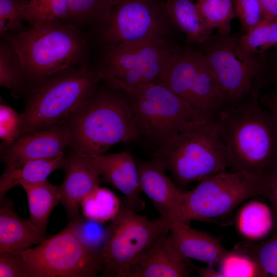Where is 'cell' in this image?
<instances>
[{
    "label": "cell",
    "mask_w": 277,
    "mask_h": 277,
    "mask_svg": "<svg viewBox=\"0 0 277 277\" xmlns=\"http://www.w3.org/2000/svg\"><path fill=\"white\" fill-rule=\"evenodd\" d=\"M277 46V45H276Z\"/></svg>",
    "instance_id": "b9f144b4"
},
{
    "label": "cell",
    "mask_w": 277,
    "mask_h": 277,
    "mask_svg": "<svg viewBox=\"0 0 277 277\" xmlns=\"http://www.w3.org/2000/svg\"><path fill=\"white\" fill-rule=\"evenodd\" d=\"M242 49L253 55H262L277 45V21H261L239 38Z\"/></svg>",
    "instance_id": "f1b7e54d"
},
{
    "label": "cell",
    "mask_w": 277,
    "mask_h": 277,
    "mask_svg": "<svg viewBox=\"0 0 277 277\" xmlns=\"http://www.w3.org/2000/svg\"><path fill=\"white\" fill-rule=\"evenodd\" d=\"M263 103L265 107L272 114L277 122V91L265 96Z\"/></svg>",
    "instance_id": "60d3db41"
},
{
    "label": "cell",
    "mask_w": 277,
    "mask_h": 277,
    "mask_svg": "<svg viewBox=\"0 0 277 277\" xmlns=\"http://www.w3.org/2000/svg\"><path fill=\"white\" fill-rule=\"evenodd\" d=\"M262 17L267 21H277V0H260Z\"/></svg>",
    "instance_id": "f35d334b"
},
{
    "label": "cell",
    "mask_w": 277,
    "mask_h": 277,
    "mask_svg": "<svg viewBox=\"0 0 277 277\" xmlns=\"http://www.w3.org/2000/svg\"><path fill=\"white\" fill-rule=\"evenodd\" d=\"M19 256L26 277H93L102 269L101 250L80 239L73 220L62 231Z\"/></svg>",
    "instance_id": "ba28073f"
},
{
    "label": "cell",
    "mask_w": 277,
    "mask_h": 277,
    "mask_svg": "<svg viewBox=\"0 0 277 277\" xmlns=\"http://www.w3.org/2000/svg\"><path fill=\"white\" fill-rule=\"evenodd\" d=\"M0 85L10 89L15 97L27 94L29 90L19 55L3 38L0 42Z\"/></svg>",
    "instance_id": "d4e9b609"
},
{
    "label": "cell",
    "mask_w": 277,
    "mask_h": 277,
    "mask_svg": "<svg viewBox=\"0 0 277 277\" xmlns=\"http://www.w3.org/2000/svg\"><path fill=\"white\" fill-rule=\"evenodd\" d=\"M119 198L111 191L98 187L87 196L81 206L86 219L103 223L111 220L121 207Z\"/></svg>",
    "instance_id": "484cf974"
},
{
    "label": "cell",
    "mask_w": 277,
    "mask_h": 277,
    "mask_svg": "<svg viewBox=\"0 0 277 277\" xmlns=\"http://www.w3.org/2000/svg\"><path fill=\"white\" fill-rule=\"evenodd\" d=\"M23 18L31 27L45 21L69 20L68 0H29L24 10Z\"/></svg>",
    "instance_id": "83f0119b"
},
{
    "label": "cell",
    "mask_w": 277,
    "mask_h": 277,
    "mask_svg": "<svg viewBox=\"0 0 277 277\" xmlns=\"http://www.w3.org/2000/svg\"><path fill=\"white\" fill-rule=\"evenodd\" d=\"M168 16L173 26L183 32L188 42H208L212 30L208 27L192 0H165Z\"/></svg>",
    "instance_id": "44dd1931"
},
{
    "label": "cell",
    "mask_w": 277,
    "mask_h": 277,
    "mask_svg": "<svg viewBox=\"0 0 277 277\" xmlns=\"http://www.w3.org/2000/svg\"><path fill=\"white\" fill-rule=\"evenodd\" d=\"M263 193L262 184L251 175L240 171L222 172L202 179L193 189L184 192L171 221L217 223L229 217L244 202L263 196Z\"/></svg>",
    "instance_id": "52a82bcc"
},
{
    "label": "cell",
    "mask_w": 277,
    "mask_h": 277,
    "mask_svg": "<svg viewBox=\"0 0 277 277\" xmlns=\"http://www.w3.org/2000/svg\"><path fill=\"white\" fill-rule=\"evenodd\" d=\"M169 231L168 244L183 260L194 259L212 266L219 264L228 250L217 238L189 223L171 221Z\"/></svg>",
    "instance_id": "e0dca14e"
},
{
    "label": "cell",
    "mask_w": 277,
    "mask_h": 277,
    "mask_svg": "<svg viewBox=\"0 0 277 277\" xmlns=\"http://www.w3.org/2000/svg\"><path fill=\"white\" fill-rule=\"evenodd\" d=\"M217 265L223 277L268 276L250 255L233 249L227 250Z\"/></svg>",
    "instance_id": "4dcf8cb0"
},
{
    "label": "cell",
    "mask_w": 277,
    "mask_h": 277,
    "mask_svg": "<svg viewBox=\"0 0 277 277\" xmlns=\"http://www.w3.org/2000/svg\"><path fill=\"white\" fill-rule=\"evenodd\" d=\"M117 0H68L70 19L74 24L105 21Z\"/></svg>",
    "instance_id": "1f68e13d"
},
{
    "label": "cell",
    "mask_w": 277,
    "mask_h": 277,
    "mask_svg": "<svg viewBox=\"0 0 277 277\" xmlns=\"http://www.w3.org/2000/svg\"><path fill=\"white\" fill-rule=\"evenodd\" d=\"M116 86L128 96L139 137L145 138L155 150L171 141L190 124L211 118L164 84Z\"/></svg>",
    "instance_id": "8992f818"
},
{
    "label": "cell",
    "mask_w": 277,
    "mask_h": 277,
    "mask_svg": "<svg viewBox=\"0 0 277 277\" xmlns=\"http://www.w3.org/2000/svg\"><path fill=\"white\" fill-rule=\"evenodd\" d=\"M64 155L51 159L32 160L6 169L0 179V198L4 199L8 191L22 183H36L47 180L55 170L64 168Z\"/></svg>",
    "instance_id": "cb8c5ba5"
},
{
    "label": "cell",
    "mask_w": 277,
    "mask_h": 277,
    "mask_svg": "<svg viewBox=\"0 0 277 277\" xmlns=\"http://www.w3.org/2000/svg\"><path fill=\"white\" fill-rule=\"evenodd\" d=\"M104 81L97 65L86 64L52 74L29 89L19 137L64 122L89 100Z\"/></svg>",
    "instance_id": "277c9868"
},
{
    "label": "cell",
    "mask_w": 277,
    "mask_h": 277,
    "mask_svg": "<svg viewBox=\"0 0 277 277\" xmlns=\"http://www.w3.org/2000/svg\"><path fill=\"white\" fill-rule=\"evenodd\" d=\"M168 232L129 267L126 277H186L192 270L168 244Z\"/></svg>",
    "instance_id": "d6986e66"
},
{
    "label": "cell",
    "mask_w": 277,
    "mask_h": 277,
    "mask_svg": "<svg viewBox=\"0 0 277 277\" xmlns=\"http://www.w3.org/2000/svg\"><path fill=\"white\" fill-rule=\"evenodd\" d=\"M228 35H222L204 52L224 95L226 106L242 102L251 93L260 69L256 56L245 51L239 39Z\"/></svg>",
    "instance_id": "4fadbf2b"
},
{
    "label": "cell",
    "mask_w": 277,
    "mask_h": 277,
    "mask_svg": "<svg viewBox=\"0 0 277 277\" xmlns=\"http://www.w3.org/2000/svg\"><path fill=\"white\" fill-rule=\"evenodd\" d=\"M85 221L80 215L72 220L75 229L80 239L89 247L97 250L101 242L105 241L106 230H104L98 223L87 219Z\"/></svg>",
    "instance_id": "836d02e7"
},
{
    "label": "cell",
    "mask_w": 277,
    "mask_h": 277,
    "mask_svg": "<svg viewBox=\"0 0 277 277\" xmlns=\"http://www.w3.org/2000/svg\"><path fill=\"white\" fill-rule=\"evenodd\" d=\"M233 249L247 253L268 275L277 277V231L270 238L258 243L249 241L238 242Z\"/></svg>",
    "instance_id": "f546056e"
},
{
    "label": "cell",
    "mask_w": 277,
    "mask_h": 277,
    "mask_svg": "<svg viewBox=\"0 0 277 277\" xmlns=\"http://www.w3.org/2000/svg\"><path fill=\"white\" fill-rule=\"evenodd\" d=\"M100 175L118 189L125 197L124 205L137 212L145 208L136 160L129 152H122L86 156Z\"/></svg>",
    "instance_id": "9a60e30c"
},
{
    "label": "cell",
    "mask_w": 277,
    "mask_h": 277,
    "mask_svg": "<svg viewBox=\"0 0 277 277\" xmlns=\"http://www.w3.org/2000/svg\"><path fill=\"white\" fill-rule=\"evenodd\" d=\"M259 89L258 85L253 87L248 101L226 106L213 122L229 168L256 179L264 192L277 166V122L260 103Z\"/></svg>",
    "instance_id": "6da1fadb"
},
{
    "label": "cell",
    "mask_w": 277,
    "mask_h": 277,
    "mask_svg": "<svg viewBox=\"0 0 277 277\" xmlns=\"http://www.w3.org/2000/svg\"><path fill=\"white\" fill-rule=\"evenodd\" d=\"M152 156L171 172L182 187L230 167L227 152L212 118L190 124L171 141L154 150Z\"/></svg>",
    "instance_id": "5b68a950"
},
{
    "label": "cell",
    "mask_w": 277,
    "mask_h": 277,
    "mask_svg": "<svg viewBox=\"0 0 277 277\" xmlns=\"http://www.w3.org/2000/svg\"><path fill=\"white\" fill-rule=\"evenodd\" d=\"M28 0H0V34L10 31L27 30L23 25V14Z\"/></svg>",
    "instance_id": "d6a6232c"
},
{
    "label": "cell",
    "mask_w": 277,
    "mask_h": 277,
    "mask_svg": "<svg viewBox=\"0 0 277 277\" xmlns=\"http://www.w3.org/2000/svg\"><path fill=\"white\" fill-rule=\"evenodd\" d=\"M172 46L168 41L122 43L103 51L97 66L104 81L116 85L163 84Z\"/></svg>",
    "instance_id": "8fae6325"
},
{
    "label": "cell",
    "mask_w": 277,
    "mask_h": 277,
    "mask_svg": "<svg viewBox=\"0 0 277 277\" xmlns=\"http://www.w3.org/2000/svg\"><path fill=\"white\" fill-rule=\"evenodd\" d=\"M0 277H26L19 253L0 252Z\"/></svg>",
    "instance_id": "8d00e7d4"
},
{
    "label": "cell",
    "mask_w": 277,
    "mask_h": 277,
    "mask_svg": "<svg viewBox=\"0 0 277 277\" xmlns=\"http://www.w3.org/2000/svg\"><path fill=\"white\" fill-rule=\"evenodd\" d=\"M2 37L19 55L29 89L58 71L87 64L88 40L73 23L39 22L29 29L10 31Z\"/></svg>",
    "instance_id": "3957f363"
},
{
    "label": "cell",
    "mask_w": 277,
    "mask_h": 277,
    "mask_svg": "<svg viewBox=\"0 0 277 277\" xmlns=\"http://www.w3.org/2000/svg\"><path fill=\"white\" fill-rule=\"evenodd\" d=\"M1 202L0 252L19 253L45 240L28 220L15 213L10 202Z\"/></svg>",
    "instance_id": "ffe728a7"
},
{
    "label": "cell",
    "mask_w": 277,
    "mask_h": 277,
    "mask_svg": "<svg viewBox=\"0 0 277 277\" xmlns=\"http://www.w3.org/2000/svg\"><path fill=\"white\" fill-rule=\"evenodd\" d=\"M163 84L212 119L226 107L224 95L203 52L173 45Z\"/></svg>",
    "instance_id": "30bf717a"
},
{
    "label": "cell",
    "mask_w": 277,
    "mask_h": 277,
    "mask_svg": "<svg viewBox=\"0 0 277 277\" xmlns=\"http://www.w3.org/2000/svg\"><path fill=\"white\" fill-rule=\"evenodd\" d=\"M64 168L65 177L58 186L60 202L68 215L74 219L80 216L79 208L83 200L100 187L101 175L86 156L74 150L66 158Z\"/></svg>",
    "instance_id": "2e32d148"
},
{
    "label": "cell",
    "mask_w": 277,
    "mask_h": 277,
    "mask_svg": "<svg viewBox=\"0 0 277 277\" xmlns=\"http://www.w3.org/2000/svg\"><path fill=\"white\" fill-rule=\"evenodd\" d=\"M87 102L63 122L69 133V146L84 156L104 154L119 143L139 137L128 96L106 81Z\"/></svg>",
    "instance_id": "7a4b0ae2"
},
{
    "label": "cell",
    "mask_w": 277,
    "mask_h": 277,
    "mask_svg": "<svg viewBox=\"0 0 277 277\" xmlns=\"http://www.w3.org/2000/svg\"><path fill=\"white\" fill-rule=\"evenodd\" d=\"M195 5L209 28L222 35L229 34L235 14L233 0H196Z\"/></svg>",
    "instance_id": "4316f807"
},
{
    "label": "cell",
    "mask_w": 277,
    "mask_h": 277,
    "mask_svg": "<svg viewBox=\"0 0 277 277\" xmlns=\"http://www.w3.org/2000/svg\"><path fill=\"white\" fill-rule=\"evenodd\" d=\"M142 191L151 200L161 216L171 220L184 192L166 175L163 165L152 159L136 160Z\"/></svg>",
    "instance_id": "ac0fdd59"
},
{
    "label": "cell",
    "mask_w": 277,
    "mask_h": 277,
    "mask_svg": "<svg viewBox=\"0 0 277 277\" xmlns=\"http://www.w3.org/2000/svg\"><path fill=\"white\" fill-rule=\"evenodd\" d=\"M22 123V114L8 105H0V137L7 144L18 138Z\"/></svg>",
    "instance_id": "e575fe53"
},
{
    "label": "cell",
    "mask_w": 277,
    "mask_h": 277,
    "mask_svg": "<svg viewBox=\"0 0 277 277\" xmlns=\"http://www.w3.org/2000/svg\"><path fill=\"white\" fill-rule=\"evenodd\" d=\"M172 26L165 0H117L97 24L98 40L103 51L124 42L168 41Z\"/></svg>",
    "instance_id": "7c38bea8"
},
{
    "label": "cell",
    "mask_w": 277,
    "mask_h": 277,
    "mask_svg": "<svg viewBox=\"0 0 277 277\" xmlns=\"http://www.w3.org/2000/svg\"><path fill=\"white\" fill-rule=\"evenodd\" d=\"M263 196L267 199L270 203L274 227L277 228V166L265 187Z\"/></svg>",
    "instance_id": "74e56055"
},
{
    "label": "cell",
    "mask_w": 277,
    "mask_h": 277,
    "mask_svg": "<svg viewBox=\"0 0 277 277\" xmlns=\"http://www.w3.org/2000/svg\"><path fill=\"white\" fill-rule=\"evenodd\" d=\"M28 199V221L42 235L45 236L49 217L53 208L60 202L58 186L47 180L36 183H22Z\"/></svg>",
    "instance_id": "7402d4cb"
},
{
    "label": "cell",
    "mask_w": 277,
    "mask_h": 277,
    "mask_svg": "<svg viewBox=\"0 0 277 277\" xmlns=\"http://www.w3.org/2000/svg\"><path fill=\"white\" fill-rule=\"evenodd\" d=\"M69 142L68 130L62 122L31 132L11 143H2V159L6 168L32 160L54 159L63 155Z\"/></svg>",
    "instance_id": "5bb4252c"
},
{
    "label": "cell",
    "mask_w": 277,
    "mask_h": 277,
    "mask_svg": "<svg viewBox=\"0 0 277 277\" xmlns=\"http://www.w3.org/2000/svg\"><path fill=\"white\" fill-rule=\"evenodd\" d=\"M187 261L191 269L196 272L201 276L223 277L219 271H216L212 267H199L192 264L189 259L187 260Z\"/></svg>",
    "instance_id": "ab89813d"
},
{
    "label": "cell",
    "mask_w": 277,
    "mask_h": 277,
    "mask_svg": "<svg viewBox=\"0 0 277 277\" xmlns=\"http://www.w3.org/2000/svg\"><path fill=\"white\" fill-rule=\"evenodd\" d=\"M233 2L235 14L245 33L261 21L260 0H233Z\"/></svg>",
    "instance_id": "d590c367"
},
{
    "label": "cell",
    "mask_w": 277,
    "mask_h": 277,
    "mask_svg": "<svg viewBox=\"0 0 277 277\" xmlns=\"http://www.w3.org/2000/svg\"><path fill=\"white\" fill-rule=\"evenodd\" d=\"M170 222L161 216L150 221L122 205L106 229L102 276L126 277L130 266L169 231Z\"/></svg>",
    "instance_id": "9c48e42d"
},
{
    "label": "cell",
    "mask_w": 277,
    "mask_h": 277,
    "mask_svg": "<svg viewBox=\"0 0 277 277\" xmlns=\"http://www.w3.org/2000/svg\"><path fill=\"white\" fill-rule=\"evenodd\" d=\"M235 227L238 234L246 241L262 240L274 227L271 207L258 200L246 202L237 212Z\"/></svg>",
    "instance_id": "603a6c76"
}]
</instances>
